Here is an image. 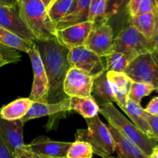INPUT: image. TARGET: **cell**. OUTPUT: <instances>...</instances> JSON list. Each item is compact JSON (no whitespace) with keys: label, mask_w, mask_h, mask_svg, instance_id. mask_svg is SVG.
Returning a JSON list of instances; mask_svg holds the SVG:
<instances>
[{"label":"cell","mask_w":158,"mask_h":158,"mask_svg":"<svg viewBox=\"0 0 158 158\" xmlns=\"http://www.w3.org/2000/svg\"><path fill=\"white\" fill-rule=\"evenodd\" d=\"M35 46L40 53L49 81L46 103H55L66 99L63 83L71 68L68 60L69 49L59 43L56 37L35 40Z\"/></svg>","instance_id":"cell-1"},{"label":"cell","mask_w":158,"mask_h":158,"mask_svg":"<svg viewBox=\"0 0 158 158\" xmlns=\"http://www.w3.org/2000/svg\"><path fill=\"white\" fill-rule=\"evenodd\" d=\"M100 113L106 118L109 125L137 145L148 157L157 148V140L142 132L132 122L128 120L113 103H106L100 107Z\"/></svg>","instance_id":"cell-2"},{"label":"cell","mask_w":158,"mask_h":158,"mask_svg":"<svg viewBox=\"0 0 158 158\" xmlns=\"http://www.w3.org/2000/svg\"><path fill=\"white\" fill-rule=\"evenodd\" d=\"M19 13L35 40L54 38L56 26L41 0H18Z\"/></svg>","instance_id":"cell-3"},{"label":"cell","mask_w":158,"mask_h":158,"mask_svg":"<svg viewBox=\"0 0 158 158\" xmlns=\"http://www.w3.org/2000/svg\"><path fill=\"white\" fill-rule=\"evenodd\" d=\"M87 129H80L76 134V140L84 141L91 145L94 154L103 158H108L115 152V143L108 127L99 116L85 119Z\"/></svg>","instance_id":"cell-4"},{"label":"cell","mask_w":158,"mask_h":158,"mask_svg":"<svg viewBox=\"0 0 158 158\" xmlns=\"http://www.w3.org/2000/svg\"><path fill=\"white\" fill-rule=\"evenodd\" d=\"M155 50L154 40H148L132 26L128 24L114 39L112 52L124 54L131 61Z\"/></svg>","instance_id":"cell-5"},{"label":"cell","mask_w":158,"mask_h":158,"mask_svg":"<svg viewBox=\"0 0 158 158\" xmlns=\"http://www.w3.org/2000/svg\"><path fill=\"white\" fill-rule=\"evenodd\" d=\"M124 73L133 82L148 83L158 89V53L156 50L133 60Z\"/></svg>","instance_id":"cell-6"},{"label":"cell","mask_w":158,"mask_h":158,"mask_svg":"<svg viewBox=\"0 0 158 158\" xmlns=\"http://www.w3.org/2000/svg\"><path fill=\"white\" fill-rule=\"evenodd\" d=\"M103 58L85 46L69 49L68 53L71 67L80 69L94 78L106 73V63Z\"/></svg>","instance_id":"cell-7"},{"label":"cell","mask_w":158,"mask_h":158,"mask_svg":"<svg viewBox=\"0 0 158 158\" xmlns=\"http://www.w3.org/2000/svg\"><path fill=\"white\" fill-rule=\"evenodd\" d=\"M33 71V82L29 98L34 102H46L49 81L43 63L35 46L28 52Z\"/></svg>","instance_id":"cell-8"},{"label":"cell","mask_w":158,"mask_h":158,"mask_svg":"<svg viewBox=\"0 0 158 158\" xmlns=\"http://www.w3.org/2000/svg\"><path fill=\"white\" fill-rule=\"evenodd\" d=\"M95 79L80 69L71 67L64 80L63 92L67 97L92 96L93 85Z\"/></svg>","instance_id":"cell-9"},{"label":"cell","mask_w":158,"mask_h":158,"mask_svg":"<svg viewBox=\"0 0 158 158\" xmlns=\"http://www.w3.org/2000/svg\"><path fill=\"white\" fill-rule=\"evenodd\" d=\"M114 39V30L108 23L94 25L85 46L100 57H105L113 51Z\"/></svg>","instance_id":"cell-10"},{"label":"cell","mask_w":158,"mask_h":158,"mask_svg":"<svg viewBox=\"0 0 158 158\" xmlns=\"http://www.w3.org/2000/svg\"><path fill=\"white\" fill-rule=\"evenodd\" d=\"M0 26L14 32L29 44L35 46V36L22 20L17 7L0 5Z\"/></svg>","instance_id":"cell-11"},{"label":"cell","mask_w":158,"mask_h":158,"mask_svg":"<svg viewBox=\"0 0 158 158\" xmlns=\"http://www.w3.org/2000/svg\"><path fill=\"white\" fill-rule=\"evenodd\" d=\"M94 27V23L85 22L56 30L55 37L59 43L68 49L85 46L89 32Z\"/></svg>","instance_id":"cell-12"},{"label":"cell","mask_w":158,"mask_h":158,"mask_svg":"<svg viewBox=\"0 0 158 158\" xmlns=\"http://www.w3.org/2000/svg\"><path fill=\"white\" fill-rule=\"evenodd\" d=\"M71 144V142L56 141L44 136H40L26 147L41 158L66 157Z\"/></svg>","instance_id":"cell-13"},{"label":"cell","mask_w":158,"mask_h":158,"mask_svg":"<svg viewBox=\"0 0 158 158\" xmlns=\"http://www.w3.org/2000/svg\"><path fill=\"white\" fill-rule=\"evenodd\" d=\"M23 124L21 120L11 121L0 117V137L12 155L25 146Z\"/></svg>","instance_id":"cell-14"},{"label":"cell","mask_w":158,"mask_h":158,"mask_svg":"<svg viewBox=\"0 0 158 158\" xmlns=\"http://www.w3.org/2000/svg\"><path fill=\"white\" fill-rule=\"evenodd\" d=\"M70 110V100L66 97L62 101L55 103L46 102H34L26 115L21 119L23 123L32 119L40 118L46 116H53L62 113L69 112Z\"/></svg>","instance_id":"cell-15"},{"label":"cell","mask_w":158,"mask_h":158,"mask_svg":"<svg viewBox=\"0 0 158 158\" xmlns=\"http://www.w3.org/2000/svg\"><path fill=\"white\" fill-rule=\"evenodd\" d=\"M106 75L115 94L116 103L122 109L128 100V94L133 81L124 72L106 71Z\"/></svg>","instance_id":"cell-16"},{"label":"cell","mask_w":158,"mask_h":158,"mask_svg":"<svg viewBox=\"0 0 158 158\" xmlns=\"http://www.w3.org/2000/svg\"><path fill=\"white\" fill-rule=\"evenodd\" d=\"M107 127L114 138L117 153L116 157L110 156L108 158H149L137 145L123 137L115 128L110 125Z\"/></svg>","instance_id":"cell-17"},{"label":"cell","mask_w":158,"mask_h":158,"mask_svg":"<svg viewBox=\"0 0 158 158\" xmlns=\"http://www.w3.org/2000/svg\"><path fill=\"white\" fill-rule=\"evenodd\" d=\"M129 25L135 28L148 40H154L158 32V15L154 12L129 17Z\"/></svg>","instance_id":"cell-18"},{"label":"cell","mask_w":158,"mask_h":158,"mask_svg":"<svg viewBox=\"0 0 158 158\" xmlns=\"http://www.w3.org/2000/svg\"><path fill=\"white\" fill-rule=\"evenodd\" d=\"M91 0H75V4L69 14L56 24V31L88 21Z\"/></svg>","instance_id":"cell-19"},{"label":"cell","mask_w":158,"mask_h":158,"mask_svg":"<svg viewBox=\"0 0 158 158\" xmlns=\"http://www.w3.org/2000/svg\"><path fill=\"white\" fill-rule=\"evenodd\" d=\"M121 110L131 118L133 123L137 127L145 134L154 138L151 126L147 120L146 112L140 104H137L128 99L125 106Z\"/></svg>","instance_id":"cell-20"},{"label":"cell","mask_w":158,"mask_h":158,"mask_svg":"<svg viewBox=\"0 0 158 158\" xmlns=\"http://www.w3.org/2000/svg\"><path fill=\"white\" fill-rule=\"evenodd\" d=\"M33 101L29 98H19L0 109V117L6 120H18L26 115Z\"/></svg>","instance_id":"cell-21"},{"label":"cell","mask_w":158,"mask_h":158,"mask_svg":"<svg viewBox=\"0 0 158 158\" xmlns=\"http://www.w3.org/2000/svg\"><path fill=\"white\" fill-rule=\"evenodd\" d=\"M70 110L77 113L84 119L98 116L100 106L93 96L86 97H69Z\"/></svg>","instance_id":"cell-22"},{"label":"cell","mask_w":158,"mask_h":158,"mask_svg":"<svg viewBox=\"0 0 158 158\" xmlns=\"http://www.w3.org/2000/svg\"><path fill=\"white\" fill-rule=\"evenodd\" d=\"M92 94L102 102L101 106L106 103H116V97L113 88L106 78V73L101 74L94 80Z\"/></svg>","instance_id":"cell-23"},{"label":"cell","mask_w":158,"mask_h":158,"mask_svg":"<svg viewBox=\"0 0 158 158\" xmlns=\"http://www.w3.org/2000/svg\"><path fill=\"white\" fill-rule=\"evenodd\" d=\"M0 43L3 46L17 51L28 53L35 46L29 44L14 32L0 26Z\"/></svg>","instance_id":"cell-24"},{"label":"cell","mask_w":158,"mask_h":158,"mask_svg":"<svg viewBox=\"0 0 158 158\" xmlns=\"http://www.w3.org/2000/svg\"><path fill=\"white\" fill-rule=\"evenodd\" d=\"M127 10L129 17L138 16L149 12H154L158 15V4L157 0H129Z\"/></svg>","instance_id":"cell-25"},{"label":"cell","mask_w":158,"mask_h":158,"mask_svg":"<svg viewBox=\"0 0 158 158\" xmlns=\"http://www.w3.org/2000/svg\"><path fill=\"white\" fill-rule=\"evenodd\" d=\"M75 4V0H55L47 9L48 15L53 24L69 14Z\"/></svg>","instance_id":"cell-26"},{"label":"cell","mask_w":158,"mask_h":158,"mask_svg":"<svg viewBox=\"0 0 158 158\" xmlns=\"http://www.w3.org/2000/svg\"><path fill=\"white\" fill-rule=\"evenodd\" d=\"M106 8H107V0H91L88 21L93 23L94 25L108 23L105 19Z\"/></svg>","instance_id":"cell-27"},{"label":"cell","mask_w":158,"mask_h":158,"mask_svg":"<svg viewBox=\"0 0 158 158\" xmlns=\"http://www.w3.org/2000/svg\"><path fill=\"white\" fill-rule=\"evenodd\" d=\"M104 58L106 60V71L124 72L131 62L124 54L117 52H111Z\"/></svg>","instance_id":"cell-28"},{"label":"cell","mask_w":158,"mask_h":158,"mask_svg":"<svg viewBox=\"0 0 158 158\" xmlns=\"http://www.w3.org/2000/svg\"><path fill=\"white\" fill-rule=\"evenodd\" d=\"M154 90H156L155 87L148 83L132 82L128 94V99L140 105L142 99L150 95Z\"/></svg>","instance_id":"cell-29"},{"label":"cell","mask_w":158,"mask_h":158,"mask_svg":"<svg viewBox=\"0 0 158 158\" xmlns=\"http://www.w3.org/2000/svg\"><path fill=\"white\" fill-rule=\"evenodd\" d=\"M94 151L89 143L76 140L72 143L66 154V158H92Z\"/></svg>","instance_id":"cell-30"},{"label":"cell","mask_w":158,"mask_h":158,"mask_svg":"<svg viewBox=\"0 0 158 158\" xmlns=\"http://www.w3.org/2000/svg\"><path fill=\"white\" fill-rule=\"evenodd\" d=\"M129 0H107V8H106L105 19L109 21L111 18L118 15L123 8H126Z\"/></svg>","instance_id":"cell-31"},{"label":"cell","mask_w":158,"mask_h":158,"mask_svg":"<svg viewBox=\"0 0 158 158\" xmlns=\"http://www.w3.org/2000/svg\"><path fill=\"white\" fill-rule=\"evenodd\" d=\"M0 52H2L3 55L7 56L10 60H12L14 63H17L21 60V55H20L19 51L6 47V46L2 45L1 43H0Z\"/></svg>","instance_id":"cell-32"},{"label":"cell","mask_w":158,"mask_h":158,"mask_svg":"<svg viewBox=\"0 0 158 158\" xmlns=\"http://www.w3.org/2000/svg\"><path fill=\"white\" fill-rule=\"evenodd\" d=\"M13 157L14 158H41L28 149L26 144L23 148L17 150L13 154Z\"/></svg>","instance_id":"cell-33"},{"label":"cell","mask_w":158,"mask_h":158,"mask_svg":"<svg viewBox=\"0 0 158 158\" xmlns=\"http://www.w3.org/2000/svg\"><path fill=\"white\" fill-rule=\"evenodd\" d=\"M146 117L150 126H151V131L153 133V137L158 140V117L152 116L146 113Z\"/></svg>","instance_id":"cell-34"},{"label":"cell","mask_w":158,"mask_h":158,"mask_svg":"<svg viewBox=\"0 0 158 158\" xmlns=\"http://www.w3.org/2000/svg\"><path fill=\"white\" fill-rule=\"evenodd\" d=\"M144 110L145 112L151 114V115L158 117V97H154L150 101Z\"/></svg>","instance_id":"cell-35"},{"label":"cell","mask_w":158,"mask_h":158,"mask_svg":"<svg viewBox=\"0 0 158 158\" xmlns=\"http://www.w3.org/2000/svg\"><path fill=\"white\" fill-rule=\"evenodd\" d=\"M0 158H14L0 137Z\"/></svg>","instance_id":"cell-36"},{"label":"cell","mask_w":158,"mask_h":158,"mask_svg":"<svg viewBox=\"0 0 158 158\" xmlns=\"http://www.w3.org/2000/svg\"><path fill=\"white\" fill-rule=\"evenodd\" d=\"M18 0H0V5L9 7H17Z\"/></svg>","instance_id":"cell-37"},{"label":"cell","mask_w":158,"mask_h":158,"mask_svg":"<svg viewBox=\"0 0 158 158\" xmlns=\"http://www.w3.org/2000/svg\"><path fill=\"white\" fill-rule=\"evenodd\" d=\"M14 63L12 60H10L9 58H8L7 56H6L5 55H3L2 52H0V68L2 67L3 66L6 64H9V63Z\"/></svg>","instance_id":"cell-38"},{"label":"cell","mask_w":158,"mask_h":158,"mask_svg":"<svg viewBox=\"0 0 158 158\" xmlns=\"http://www.w3.org/2000/svg\"><path fill=\"white\" fill-rule=\"evenodd\" d=\"M54 1H55V0H41V2L43 3V5L45 6V7H46L47 9H49V6L52 5V3Z\"/></svg>","instance_id":"cell-39"},{"label":"cell","mask_w":158,"mask_h":158,"mask_svg":"<svg viewBox=\"0 0 158 158\" xmlns=\"http://www.w3.org/2000/svg\"><path fill=\"white\" fill-rule=\"evenodd\" d=\"M149 158H158V146L157 148H154V150L153 151L152 154H151Z\"/></svg>","instance_id":"cell-40"},{"label":"cell","mask_w":158,"mask_h":158,"mask_svg":"<svg viewBox=\"0 0 158 158\" xmlns=\"http://www.w3.org/2000/svg\"><path fill=\"white\" fill-rule=\"evenodd\" d=\"M154 43H155V50L157 51L158 53V32L157 35H156L155 39H154Z\"/></svg>","instance_id":"cell-41"},{"label":"cell","mask_w":158,"mask_h":158,"mask_svg":"<svg viewBox=\"0 0 158 158\" xmlns=\"http://www.w3.org/2000/svg\"><path fill=\"white\" fill-rule=\"evenodd\" d=\"M50 158H66V157H50Z\"/></svg>","instance_id":"cell-42"},{"label":"cell","mask_w":158,"mask_h":158,"mask_svg":"<svg viewBox=\"0 0 158 158\" xmlns=\"http://www.w3.org/2000/svg\"><path fill=\"white\" fill-rule=\"evenodd\" d=\"M157 4H158V0H157Z\"/></svg>","instance_id":"cell-43"},{"label":"cell","mask_w":158,"mask_h":158,"mask_svg":"<svg viewBox=\"0 0 158 158\" xmlns=\"http://www.w3.org/2000/svg\"><path fill=\"white\" fill-rule=\"evenodd\" d=\"M157 92H158V89H157Z\"/></svg>","instance_id":"cell-44"}]
</instances>
